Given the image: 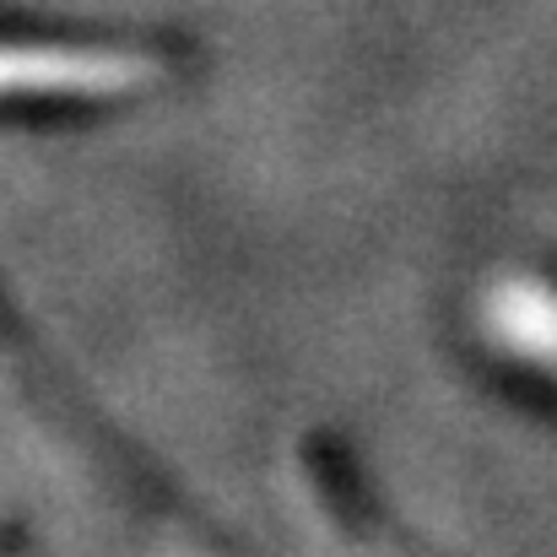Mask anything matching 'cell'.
Returning <instances> with one entry per match:
<instances>
[{"instance_id":"obj_1","label":"cell","mask_w":557,"mask_h":557,"mask_svg":"<svg viewBox=\"0 0 557 557\" xmlns=\"http://www.w3.org/2000/svg\"><path fill=\"white\" fill-rule=\"evenodd\" d=\"M147 76V60L114 49H44L0 44V98H65V92H120Z\"/></svg>"},{"instance_id":"obj_2","label":"cell","mask_w":557,"mask_h":557,"mask_svg":"<svg viewBox=\"0 0 557 557\" xmlns=\"http://www.w3.org/2000/svg\"><path fill=\"white\" fill-rule=\"evenodd\" d=\"M498 331L520 352H531L542 363H557V298L553 293H542V287H509L498 298Z\"/></svg>"}]
</instances>
